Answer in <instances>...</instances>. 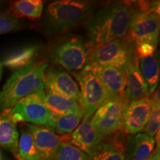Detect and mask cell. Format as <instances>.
<instances>
[{
    "label": "cell",
    "mask_w": 160,
    "mask_h": 160,
    "mask_svg": "<svg viewBox=\"0 0 160 160\" xmlns=\"http://www.w3.org/2000/svg\"><path fill=\"white\" fill-rule=\"evenodd\" d=\"M48 65L45 62L13 71L0 91V112L28 96L45 91L44 72Z\"/></svg>",
    "instance_id": "277c9868"
},
{
    "label": "cell",
    "mask_w": 160,
    "mask_h": 160,
    "mask_svg": "<svg viewBox=\"0 0 160 160\" xmlns=\"http://www.w3.org/2000/svg\"><path fill=\"white\" fill-rule=\"evenodd\" d=\"M44 85L45 91L70 98L80 103L79 86L68 72L60 67L48 65L44 72Z\"/></svg>",
    "instance_id": "8fae6325"
},
{
    "label": "cell",
    "mask_w": 160,
    "mask_h": 160,
    "mask_svg": "<svg viewBox=\"0 0 160 160\" xmlns=\"http://www.w3.org/2000/svg\"><path fill=\"white\" fill-rule=\"evenodd\" d=\"M25 126L31 133L36 148L42 160H53L62 142L61 137L48 128L28 123H26Z\"/></svg>",
    "instance_id": "5bb4252c"
},
{
    "label": "cell",
    "mask_w": 160,
    "mask_h": 160,
    "mask_svg": "<svg viewBox=\"0 0 160 160\" xmlns=\"http://www.w3.org/2000/svg\"><path fill=\"white\" fill-rule=\"evenodd\" d=\"M128 102L124 97L110 99L91 117V125L101 141L120 131L123 113Z\"/></svg>",
    "instance_id": "ba28073f"
},
{
    "label": "cell",
    "mask_w": 160,
    "mask_h": 160,
    "mask_svg": "<svg viewBox=\"0 0 160 160\" xmlns=\"http://www.w3.org/2000/svg\"><path fill=\"white\" fill-rule=\"evenodd\" d=\"M151 111L150 97L128 102L124 111L120 131L131 136L141 133L148 122Z\"/></svg>",
    "instance_id": "30bf717a"
},
{
    "label": "cell",
    "mask_w": 160,
    "mask_h": 160,
    "mask_svg": "<svg viewBox=\"0 0 160 160\" xmlns=\"http://www.w3.org/2000/svg\"><path fill=\"white\" fill-rule=\"evenodd\" d=\"M71 73L79 86L83 119H91L95 112L111 99L99 77L88 65L82 71Z\"/></svg>",
    "instance_id": "8992f818"
},
{
    "label": "cell",
    "mask_w": 160,
    "mask_h": 160,
    "mask_svg": "<svg viewBox=\"0 0 160 160\" xmlns=\"http://www.w3.org/2000/svg\"><path fill=\"white\" fill-rule=\"evenodd\" d=\"M134 51V45L128 37L113 40L93 49L88 65L113 66L124 70Z\"/></svg>",
    "instance_id": "9c48e42d"
},
{
    "label": "cell",
    "mask_w": 160,
    "mask_h": 160,
    "mask_svg": "<svg viewBox=\"0 0 160 160\" xmlns=\"http://www.w3.org/2000/svg\"><path fill=\"white\" fill-rule=\"evenodd\" d=\"M45 91L33 93L20 99L11 108L6 110L16 122H25L52 130L56 116L44 102Z\"/></svg>",
    "instance_id": "52a82bcc"
},
{
    "label": "cell",
    "mask_w": 160,
    "mask_h": 160,
    "mask_svg": "<svg viewBox=\"0 0 160 160\" xmlns=\"http://www.w3.org/2000/svg\"><path fill=\"white\" fill-rule=\"evenodd\" d=\"M99 77L110 99L124 97L126 77L124 70L106 65H88Z\"/></svg>",
    "instance_id": "4fadbf2b"
},
{
    "label": "cell",
    "mask_w": 160,
    "mask_h": 160,
    "mask_svg": "<svg viewBox=\"0 0 160 160\" xmlns=\"http://www.w3.org/2000/svg\"><path fill=\"white\" fill-rule=\"evenodd\" d=\"M44 3L41 0H19L11 4L12 14L18 18L39 19L43 13Z\"/></svg>",
    "instance_id": "603a6c76"
},
{
    "label": "cell",
    "mask_w": 160,
    "mask_h": 160,
    "mask_svg": "<svg viewBox=\"0 0 160 160\" xmlns=\"http://www.w3.org/2000/svg\"><path fill=\"white\" fill-rule=\"evenodd\" d=\"M137 5L139 7H135L127 37L140 59L152 56L157 51L160 29L159 4L158 2Z\"/></svg>",
    "instance_id": "3957f363"
},
{
    "label": "cell",
    "mask_w": 160,
    "mask_h": 160,
    "mask_svg": "<svg viewBox=\"0 0 160 160\" xmlns=\"http://www.w3.org/2000/svg\"><path fill=\"white\" fill-rule=\"evenodd\" d=\"M44 102L56 117L82 109L80 103L75 100L45 90Z\"/></svg>",
    "instance_id": "44dd1931"
},
{
    "label": "cell",
    "mask_w": 160,
    "mask_h": 160,
    "mask_svg": "<svg viewBox=\"0 0 160 160\" xmlns=\"http://www.w3.org/2000/svg\"><path fill=\"white\" fill-rule=\"evenodd\" d=\"M14 157L17 160H42L31 133L25 126L20 130L18 149Z\"/></svg>",
    "instance_id": "cb8c5ba5"
},
{
    "label": "cell",
    "mask_w": 160,
    "mask_h": 160,
    "mask_svg": "<svg viewBox=\"0 0 160 160\" xmlns=\"http://www.w3.org/2000/svg\"><path fill=\"white\" fill-rule=\"evenodd\" d=\"M2 4V2H1V1H0V5H1Z\"/></svg>",
    "instance_id": "f546056e"
},
{
    "label": "cell",
    "mask_w": 160,
    "mask_h": 160,
    "mask_svg": "<svg viewBox=\"0 0 160 160\" xmlns=\"http://www.w3.org/2000/svg\"><path fill=\"white\" fill-rule=\"evenodd\" d=\"M135 9L133 3L116 2L92 13L86 22V29L93 49L127 37Z\"/></svg>",
    "instance_id": "6da1fadb"
},
{
    "label": "cell",
    "mask_w": 160,
    "mask_h": 160,
    "mask_svg": "<svg viewBox=\"0 0 160 160\" xmlns=\"http://www.w3.org/2000/svg\"><path fill=\"white\" fill-rule=\"evenodd\" d=\"M25 27L23 20L9 12L0 13V35L17 31Z\"/></svg>",
    "instance_id": "4316f807"
},
{
    "label": "cell",
    "mask_w": 160,
    "mask_h": 160,
    "mask_svg": "<svg viewBox=\"0 0 160 160\" xmlns=\"http://www.w3.org/2000/svg\"><path fill=\"white\" fill-rule=\"evenodd\" d=\"M139 65L142 75L147 85L149 97H151L159 87L160 77L159 51H156L150 57L140 58Z\"/></svg>",
    "instance_id": "ffe728a7"
},
{
    "label": "cell",
    "mask_w": 160,
    "mask_h": 160,
    "mask_svg": "<svg viewBox=\"0 0 160 160\" xmlns=\"http://www.w3.org/2000/svg\"><path fill=\"white\" fill-rule=\"evenodd\" d=\"M42 52L39 45L28 46L8 57L3 64L16 71L28 66L45 62L42 59Z\"/></svg>",
    "instance_id": "d6986e66"
},
{
    "label": "cell",
    "mask_w": 160,
    "mask_h": 160,
    "mask_svg": "<svg viewBox=\"0 0 160 160\" xmlns=\"http://www.w3.org/2000/svg\"><path fill=\"white\" fill-rule=\"evenodd\" d=\"M102 142L91 125V119H85L68 139V142L81 150L90 158L94 155Z\"/></svg>",
    "instance_id": "9a60e30c"
},
{
    "label": "cell",
    "mask_w": 160,
    "mask_h": 160,
    "mask_svg": "<svg viewBox=\"0 0 160 160\" xmlns=\"http://www.w3.org/2000/svg\"><path fill=\"white\" fill-rule=\"evenodd\" d=\"M91 1L61 0L49 4L44 15L43 33L48 37H61L86 23L93 13Z\"/></svg>",
    "instance_id": "7a4b0ae2"
},
{
    "label": "cell",
    "mask_w": 160,
    "mask_h": 160,
    "mask_svg": "<svg viewBox=\"0 0 160 160\" xmlns=\"http://www.w3.org/2000/svg\"><path fill=\"white\" fill-rule=\"evenodd\" d=\"M124 71L126 77V88L124 98L127 102L150 97L148 87L140 71L139 58L133 51L129 61L125 65Z\"/></svg>",
    "instance_id": "7c38bea8"
},
{
    "label": "cell",
    "mask_w": 160,
    "mask_h": 160,
    "mask_svg": "<svg viewBox=\"0 0 160 160\" xmlns=\"http://www.w3.org/2000/svg\"><path fill=\"white\" fill-rule=\"evenodd\" d=\"M93 50L88 39L72 36L56 42L50 49L49 57L52 62L71 73L79 72L88 65Z\"/></svg>",
    "instance_id": "5b68a950"
},
{
    "label": "cell",
    "mask_w": 160,
    "mask_h": 160,
    "mask_svg": "<svg viewBox=\"0 0 160 160\" xmlns=\"http://www.w3.org/2000/svg\"><path fill=\"white\" fill-rule=\"evenodd\" d=\"M152 102V111L148 122L146 124L143 131L149 137H154L159 131L160 125V99L159 87L157 88L154 93L150 97Z\"/></svg>",
    "instance_id": "d4e9b609"
},
{
    "label": "cell",
    "mask_w": 160,
    "mask_h": 160,
    "mask_svg": "<svg viewBox=\"0 0 160 160\" xmlns=\"http://www.w3.org/2000/svg\"><path fill=\"white\" fill-rule=\"evenodd\" d=\"M83 118V109L57 116L52 131L59 137H68L80 125Z\"/></svg>",
    "instance_id": "7402d4cb"
},
{
    "label": "cell",
    "mask_w": 160,
    "mask_h": 160,
    "mask_svg": "<svg viewBox=\"0 0 160 160\" xmlns=\"http://www.w3.org/2000/svg\"><path fill=\"white\" fill-rule=\"evenodd\" d=\"M124 133L119 131L106 138L91 158V160H125V142Z\"/></svg>",
    "instance_id": "e0dca14e"
},
{
    "label": "cell",
    "mask_w": 160,
    "mask_h": 160,
    "mask_svg": "<svg viewBox=\"0 0 160 160\" xmlns=\"http://www.w3.org/2000/svg\"><path fill=\"white\" fill-rule=\"evenodd\" d=\"M19 138L17 123L7 111L0 112V146L15 156L18 149Z\"/></svg>",
    "instance_id": "ac0fdd59"
},
{
    "label": "cell",
    "mask_w": 160,
    "mask_h": 160,
    "mask_svg": "<svg viewBox=\"0 0 160 160\" xmlns=\"http://www.w3.org/2000/svg\"><path fill=\"white\" fill-rule=\"evenodd\" d=\"M53 160H91V158L71 143L62 142Z\"/></svg>",
    "instance_id": "484cf974"
},
{
    "label": "cell",
    "mask_w": 160,
    "mask_h": 160,
    "mask_svg": "<svg viewBox=\"0 0 160 160\" xmlns=\"http://www.w3.org/2000/svg\"><path fill=\"white\" fill-rule=\"evenodd\" d=\"M147 160H160V150L159 146H157L153 150V153Z\"/></svg>",
    "instance_id": "83f0119b"
},
{
    "label": "cell",
    "mask_w": 160,
    "mask_h": 160,
    "mask_svg": "<svg viewBox=\"0 0 160 160\" xmlns=\"http://www.w3.org/2000/svg\"><path fill=\"white\" fill-rule=\"evenodd\" d=\"M154 137L145 133L130 135L125 142V160H147L155 149Z\"/></svg>",
    "instance_id": "2e32d148"
},
{
    "label": "cell",
    "mask_w": 160,
    "mask_h": 160,
    "mask_svg": "<svg viewBox=\"0 0 160 160\" xmlns=\"http://www.w3.org/2000/svg\"><path fill=\"white\" fill-rule=\"evenodd\" d=\"M2 63L0 62V82L2 79Z\"/></svg>",
    "instance_id": "f1b7e54d"
}]
</instances>
